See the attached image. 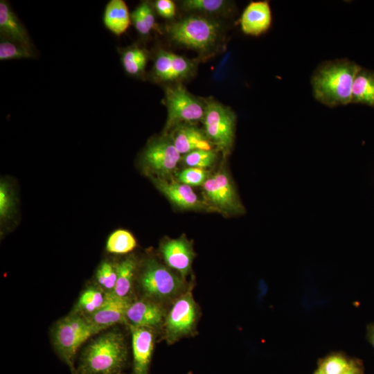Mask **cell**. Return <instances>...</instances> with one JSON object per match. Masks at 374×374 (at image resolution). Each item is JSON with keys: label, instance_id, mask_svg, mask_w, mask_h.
<instances>
[{"label": "cell", "instance_id": "6da1fadb", "mask_svg": "<svg viewBox=\"0 0 374 374\" xmlns=\"http://www.w3.org/2000/svg\"><path fill=\"white\" fill-rule=\"evenodd\" d=\"M360 68L355 62L346 58L321 63L310 79L313 96L330 108L351 103L354 80Z\"/></svg>", "mask_w": 374, "mask_h": 374}, {"label": "cell", "instance_id": "7a4b0ae2", "mask_svg": "<svg viewBox=\"0 0 374 374\" xmlns=\"http://www.w3.org/2000/svg\"><path fill=\"white\" fill-rule=\"evenodd\" d=\"M123 335L117 331L106 332L89 344L83 351L78 368L79 374H114L127 359Z\"/></svg>", "mask_w": 374, "mask_h": 374}, {"label": "cell", "instance_id": "3957f363", "mask_svg": "<svg viewBox=\"0 0 374 374\" xmlns=\"http://www.w3.org/2000/svg\"><path fill=\"white\" fill-rule=\"evenodd\" d=\"M172 40L187 48L205 52L211 49L221 35V25L199 15H190L167 27Z\"/></svg>", "mask_w": 374, "mask_h": 374}, {"label": "cell", "instance_id": "277c9868", "mask_svg": "<svg viewBox=\"0 0 374 374\" xmlns=\"http://www.w3.org/2000/svg\"><path fill=\"white\" fill-rule=\"evenodd\" d=\"M98 330L87 317L77 313L60 319L53 330V343L58 355L73 369L75 356L80 346Z\"/></svg>", "mask_w": 374, "mask_h": 374}, {"label": "cell", "instance_id": "5b68a950", "mask_svg": "<svg viewBox=\"0 0 374 374\" xmlns=\"http://www.w3.org/2000/svg\"><path fill=\"white\" fill-rule=\"evenodd\" d=\"M165 103L168 109L165 132L179 125L191 124L204 118L205 103L192 96L181 84L166 87Z\"/></svg>", "mask_w": 374, "mask_h": 374}, {"label": "cell", "instance_id": "8992f818", "mask_svg": "<svg viewBox=\"0 0 374 374\" xmlns=\"http://www.w3.org/2000/svg\"><path fill=\"white\" fill-rule=\"evenodd\" d=\"M204 132L211 142L224 154L229 153L235 138L236 116L229 108L215 100L205 102L202 119Z\"/></svg>", "mask_w": 374, "mask_h": 374}, {"label": "cell", "instance_id": "52a82bcc", "mask_svg": "<svg viewBox=\"0 0 374 374\" xmlns=\"http://www.w3.org/2000/svg\"><path fill=\"white\" fill-rule=\"evenodd\" d=\"M202 187L206 202L215 211L229 215H241L245 212L235 186L224 170L211 175Z\"/></svg>", "mask_w": 374, "mask_h": 374}, {"label": "cell", "instance_id": "ba28073f", "mask_svg": "<svg viewBox=\"0 0 374 374\" xmlns=\"http://www.w3.org/2000/svg\"><path fill=\"white\" fill-rule=\"evenodd\" d=\"M139 283L148 296L158 299L175 296L184 286L181 278L155 259H148L145 262Z\"/></svg>", "mask_w": 374, "mask_h": 374}, {"label": "cell", "instance_id": "9c48e42d", "mask_svg": "<svg viewBox=\"0 0 374 374\" xmlns=\"http://www.w3.org/2000/svg\"><path fill=\"white\" fill-rule=\"evenodd\" d=\"M141 160L145 169L157 177L167 179L175 171L180 160V153L171 139L162 137L148 145Z\"/></svg>", "mask_w": 374, "mask_h": 374}, {"label": "cell", "instance_id": "30bf717a", "mask_svg": "<svg viewBox=\"0 0 374 374\" xmlns=\"http://www.w3.org/2000/svg\"><path fill=\"white\" fill-rule=\"evenodd\" d=\"M197 317V305L191 292L181 295L174 303L166 319V335L170 343L190 334Z\"/></svg>", "mask_w": 374, "mask_h": 374}, {"label": "cell", "instance_id": "8fae6325", "mask_svg": "<svg viewBox=\"0 0 374 374\" xmlns=\"http://www.w3.org/2000/svg\"><path fill=\"white\" fill-rule=\"evenodd\" d=\"M195 68L193 60L161 49L155 56L152 75L159 82H172L188 78Z\"/></svg>", "mask_w": 374, "mask_h": 374}, {"label": "cell", "instance_id": "7c38bea8", "mask_svg": "<svg viewBox=\"0 0 374 374\" xmlns=\"http://www.w3.org/2000/svg\"><path fill=\"white\" fill-rule=\"evenodd\" d=\"M151 179L157 189L180 208L215 211L206 202L201 200L190 186L178 181H168L157 177H152Z\"/></svg>", "mask_w": 374, "mask_h": 374}, {"label": "cell", "instance_id": "4fadbf2b", "mask_svg": "<svg viewBox=\"0 0 374 374\" xmlns=\"http://www.w3.org/2000/svg\"><path fill=\"white\" fill-rule=\"evenodd\" d=\"M131 303L129 297H118L107 292L102 307L87 317L98 332H100L125 321L127 310Z\"/></svg>", "mask_w": 374, "mask_h": 374}, {"label": "cell", "instance_id": "5bb4252c", "mask_svg": "<svg viewBox=\"0 0 374 374\" xmlns=\"http://www.w3.org/2000/svg\"><path fill=\"white\" fill-rule=\"evenodd\" d=\"M161 252L167 265L179 271L182 277L190 271L195 254L186 238L164 241L161 245Z\"/></svg>", "mask_w": 374, "mask_h": 374}, {"label": "cell", "instance_id": "9a60e30c", "mask_svg": "<svg viewBox=\"0 0 374 374\" xmlns=\"http://www.w3.org/2000/svg\"><path fill=\"white\" fill-rule=\"evenodd\" d=\"M134 357V373L148 374L154 337L150 328L130 325Z\"/></svg>", "mask_w": 374, "mask_h": 374}, {"label": "cell", "instance_id": "2e32d148", "mask_svg": "<svg viewBox=\"0 0 374 374\" xmlns=\"http://www.w3.org/2000/svg\"><path fill=\"white\" fill-rule=\"evenodd\" d=\"M272 15L267 1H251L244 10L240 18L242 32L251 36H259L271 27Z\"/></svg>", "mask_w": 374, "mask_h": 374}, {"label": "cell", "instance_id": "e0dca14e", "mask_svg": "<svg viewBox=\"0 0 374 374\" xmlns=\"http://www.w3.org/2000/svg\"><path fill=\"white\" fill-rule=\"evenodd\" d=\"M180 154L197 150H213L214 145L204 131L191 124H181L173 128L170 139Z\"/></svg>", "mask_w": 374, "mask_h": 374}, {"label": "cell", "instance_id": "ac0fdd59", "mask_svg": "<svg viewBox=\"0 0 374 374\" xmlns=\"http://www.w3.org/2000/svg\"><path fill=\"white\" fill-rule=\"evenodd\" d=\"M0 32L1 38L34 48L25 27L4 0L0 1Z\"/></svg>", "mask_w": 374, "mask_h": 374}, {"label": "cell", "instance_id": "d6986e66", "mask_svg": "<svg viewBox=\"0 0 374 374\" xmlns=\"http://www.w3.org/2000/svg\"><path fill=\"white\" fill-rule=\"evenodd\" d=\"M163 310L156 303L148 301H137L132 303L126 313V319L131 324L150 328L159 324L163 319Z\"/></svg>", "mask_w": 374, "mask_h": 374}, {"label": "cell", "instance_id": "ffe728a7", "mask_svg": "<svg viewBox=\"0 0 374 374\" xmlns=\"http://www.w3.org/2000/svg\"><path fill=\"white\" fill-rule=\"evenodd\" d=\"M103 22L112 34L120 36L128 28L131 14L126 3L123 0H111L105 6Z\"/></svg>", "mask_w": 374, "mask_h": 374}, {"label": "cell", "instance_id": "44dd1931", "mask_svg": "<svg viewBox=\"0 0 374 374\" xmlns=\"http://www.w3.org/2000/svg\"><path fill=\"white\" fill-rule=\"evenodd\" d=\"M351 103L374 107V71L361 66L353 85Z\"/></svg>", "mask_w": 374, "mask_h": 374}, {"label": "cell", "instance_id": "7402d4cb", "mask_svg": "<svg viewBox=\"0 0 374 374\" xmlns=\"http://www.w3.org/2000/svg\"><path fill=\"white\" fill-rule=\"evenodd\" d=\"M121 60L125 72L132 76L142 75L148 60L145 49L137 45L125 48L121 52Z\"/></svg>", "mask_w": 374, "mask_h": 374}, {"label": "cell", "instance_id": "603a6c76", "mask_svg": "<svg viewBox=\"0 0 374 374\" xmlns=\"http://www.w3.org/2000/svg\"><path fill=\"white\" fill-rule=\"evenodd\" d=\"M136 261L134 257L129 256L116 265L117 278L112 294L118 297H128L132 287Z\"/></svg>", "mask_w": 374, "mask_h": 374}, {"label": "cell", "instance_id": "cb8c5ba5", "mask_svg": "<svg viewBox=\"0 0 374 374\" xmlns=\"http://www.w3.org/2000/svg\"><path fill=\"white\" fill-rule=\"evenodd\" d=\"M105 294L100 290L89 287L80 295L73 313L91 315L98 310L103 305Z\"/></svg>", "mask_w": 374, "mask_h": 374}, {"label": "cell", "instance_id": "d4e9b609", "mask_svg": "<svg viewBox=\"0 0 374 374\" xmlns=\"http://www.w3.org/2000/svg\"><path fill=\"white\" fill-rule=\"evenodd\" d=\"M357 360L349 359L341 354H332L322 359L316 371L317 374H344Z\"/></svg>", "mask_w": 374, "mask_h": 374}, {"label": "cell", "instance_id": "484cf974", "mask_svg": "<svg viewBox=\"0 0 374 374\" xmlns=\"http://www.w3.org/2000/svg\"><path fill=\"white\" fill-rule=\"evenodd\" d=\"M136 246V241L128 231L119 229L114 231L108 238L106 245L107 251L113 253H126Z\"/></svg>", "mask_w": 374, "mask_h": 374}, {"label": "cell", "instance_id": "4316f807", "mask_svg": "<svg viewBox=\"0 0 374 374\" xmlns=\"http://www.w3.org/2000/svg\"><path fill=\"white\" fill-rule=\"evenodd\" d=\"M35 57V52L33 48L1 38L0 42V60L30 59Z\"/></svg>", "mask_w": 374, "mask_h": 374}, {"label": "cell", "instance_id": "83f0119b", "mask_svg": "<svg viewBox=\"0 0 374 374\" xmlns=\"http://www.w3.org/2000/svg\"><path fill=\"white\" fill-rule=\"evenodd\" d=\"M181 6L187 11L215 14L225 10L228 3L223 0H186L181 1Z\"/></svg>", "mask_w": 374, "mask_h": 374}, {"label": "cell", "instance_id": "f1b7e54d", "mask_svg": "<svg viewBox=\"0 0 374 374\" xmlns=\"http://www.w3.org/2000/svg\"><path fill=\"white\" fill-rule=\"evenodd\" d=\"M217 157L215 150H197L186 154L184 162L188 167L206 169L213 165Z\"/></svg>", "mask_w": 374, "mask_h": 374}, {"label": "cell", "instance_id": "f546056e", "mask_svg": "<svg viewBox=\"0 0 374 374\" xmlns=\"http://www.w3.org/2000/svg\"><path fill=\"white\" fill-rule=\"evenodd\" d=\"M211 176L206 169L188 167L176 174L177 181L188 186H203Z\"/></svg>", "mask_w": 374, "mask_h": 374}, {"label": "cell", "instance_id": "4dcf8cb0", "mask_svg": "<svg viewBox=\"0 0 374 374\" xmlns=\"http://www.w3.org/2000/svg\"><path fill=\"white\" fill-rule=\"evenodd\" d=\"M116 265L109 262H103L96 273V279L100 287L108 292H112L116 285Z\"/></svg>", "mask_w": 374, "mask_h": 374}, {"label": "cell", "instance_id": "1f68e13d", "mask_svg": "<svg viewBox=\"0 0 374 374\" xmlns=\"http://www.w3.org/2000/svg\"><path fill=\"white\" fill-rule=\"evenodd\" d=\"M12 206V199L8 186L1 181L0 185V216L6 217L10 213Z\"/></svg>", "mask_w": 374, "mask_h": 374}, {"label": "cell", "instance_id": "d6a6232c", "mask_svg": "<svg viewBox=\"0 0 374 374\" xmlns=\"http://www.w3.org/2000/svg\"><path fill=\"white\" fill-rule=\"evenodd\" d=\"M154 4L157 13L161 17L171 19L175 15L176 8L172 1L157 0Z\"/></svg>", "mask_w": 374, "mask_h": 374}, {"label": "cell", "instance_id": "836d02e7", "mask_svg": "<svg viewBox=\"0 0 374 374\" xmlns=\"http://www.w3.org/2000/svg\"><path fill=\"white\" fill-rule=\"evenodd\" d=\"M131 21H132L133 25L137 32L141 36L146 37L150 34L151 30L148 28L141 12L136 8L131 13Z\"/></svg>", "mask_w": 374, "mask_h": 374}, {"label": "cell", "instance_id": "e575fe53", "mask_svg": "<svg viewBox=\"0 0 374 374\" xmlns=\"http://www.w3.org/2000/svg\"><path fill=\"white\" fill-rule=\"evenodd\" d=\"M136 8L139 10L150 30L156 26L155 17L152 6L148 1L141 2Z\"/></svg>", "mask_w": 374, "mask_h": 374}, {"label": "cell", "instance_id": "d590c367", "mask_svg": "<svg viewBox=\"0 0 374 374\" xmlns=\"http://www.w3.org/2000/svg\"><path fill=\"white\" fill-rule=\"evenodd\" d=\"M366 337L369 343L374 348V323L368 326L366 330Z\"/></svg>", "mask_w": 374, "mask_h": 374}, {"label": "cell", "instance_id": "8d00e7d4", "mask_svg": "<svg viewBox=\"0 0 374 374\" xmlns=\"http://www.w3.org/2000/svg\"><path fill=\"white\" fill-rule=\"evenodd\" d=\"M357 374H363V370L360 371L358 372Z\"/></svg>", "mask_w": 374, "mask_h": 374}, {"label": "cell", "instance_id": "74e56055", "mask_svg": "<svg viewBox=\"0 0 374 374\" xmlns=\"http://www.w3.org/2000/svg\"><path fill=\"white\" fill-rule=\"evenodd\" d=\"M314 374H317V373L315 372Z\"/></svg>", "mask_w": 374, "mask_h": 374}]
</instances>
